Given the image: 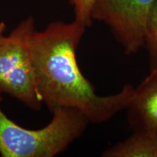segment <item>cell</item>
Here are the masks:
<instances>
[{"instance_id": "ba28073f", "label": "cell", "mask_w": 157, "mask_h": 157, "mask_svg": "<svg viewBox=\"0 0 157 157\" xmlns=\"http://www.w3.org/2000/svg\"><path fill=\"white\" fill-rule=\"evenodd\" d=\"M70 5L73 7L74 20L86 28L93 24L92 13L98 0H68Z\"/></svg>"}, {"instance_id": "277c9868", "label": "cell", "mask_w": 157, "mask_h": 157, "mask_svg": "<svg viewBox=\"0 0 157 157\" xmlns=\"http://www.w3.org/2000/svg\"><path fill=\"white\" fill-rule=\"evenodd\" d=\"M156 0H98L93 21L109 27L127 56L136 54L144 45L149 13Z\"/></svg>"}, {"instance_id": "5b68a950", "label": "cell", "mask_w": 157, "mask_h": 157, "mask_svg": "<svg viewBox=\"0 0 157 157\" xmlns=\"http://www.w3.org/2000/svg\"><path fill=\"white\" fill-rule=\"evenodd\" d=\"M127 111V122L132 132L157 130V69L135 87Z\"/></svg>"}, {"instance_id": "52a82bcc", "label": "cell", "mask_w": 157, "mask_h": 157, "mask_svg": "<svg viewBox=\"0 0 157 157\" xmlns=\"http://www.w3.org/2000/svg\"><path fill=\"white\" fill-rule=\"evenodd\" d=\"M148 54L150 71L157 69V0L153 5L146 24L144 45Z\"/></svg>"}, {"instance_id": "8992f818", "label": "cell", "mask_w": 157, "mask_h": 157, "mask_svg": "<svg viewBox=\"0 0 157 157\" xmlns=\"http://www.w3.org/2000/svg\"><path fill=\"white\" fill-rule=\"evenodd\" d=\"M103 157H157V130L133 132L104 151Z\"/></svg>"}, {"instance_id": "3957f363", "label": "cell", "mask_w": 157, "mask_h": 157, "mask_svg": "<svg viewBox=\"0 0 157 157\" xmlns=\"http://www.w3.org/2000/svg\"><path fill=\"white\" fill-rule=\"evenodd\" d=\"M35 31L34 18L28 17L7 36H0V94H7L38 111L42 102L36 90L31 53Z\"/></svg>"}, {"instance_id": "9c48e42d", "label": "cell", "mask_w": 157, "mask_h": 157, "mask_svg": "<svg viewBox=\"0 0 157 157\" xmlns=\"http://www.w3.org/2000/svg\"><path fill=\"white\" fill-rule=\"evenodd\" d=\"M6 29V25L4 22H0V36L3 35L4 31Z\"/></svg>"}, {"instance_id": "6da1fadb", "label": "cell", "mask_w": 157, "mask_h": 157, "mask_svg": "<svg viewBox=\"0 0 157 157\" xmlns=\"http://www.w3.org/2000/svg\"><path fill=\"white\" fill-rule=\"evenodd\" d=\"M86 27L74 20L55 21L31 39V53L36 87L42 103L52 112L61 107L82 111L90 123L108 121L132 101L135 87L125 84L120 91L98 95L93 84L80 70L76 50Z\"/></svg>"}, {"instance_id": "7a4b0ae2", "label": "cell", "mask_w": 157, "mask_h": 157, "mask_svg": "<svg viewBox=\"0 0 157 157\" xmlns=\"http://www.w3.org/2000/svg\"><path fill=\"white\" fill-rule=\"evenodd\" d=\"M52 113L47 126L25 129L6 115L0 100V156L54 157L81 137L90 124L87 116L74 108H58Z\"/></svg>"}]
</instances>
